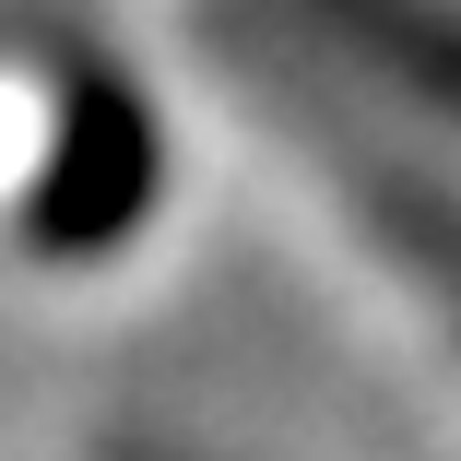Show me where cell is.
Masks as SVG:
<instances>
[{"label": "cell", "mask_w": 461, "mask_h": 461, "mask_svg": "<svg viewBox=\"0 0 461 461\" xmlns=\"http://www.w3.org/2000/svg\"><path fill=\"white\" fill-rule=\"evenodd\" d=\"M202 48L249 83V107H260V131L272 142H296L331 190H343V213H355V237L379 249L391 272H414V296L461 331V190L449 177H426L402 142H379L331 83H308L296 71V48L285 36H260L249 13H202Z\"/></svg>", "instance_id": "cell-1"}, {"label": "cell", "mask_w": 461, "mask_h": 461, "mask_svg": "<svg viewBox=\"0 0 461 461\" xmlns=\"http://www.w3.org/2000/svg\"><path fill=\"white\" fill-rule=\"evenodd\" d=\"M24 107H36V142H24V119H0V225H13V249H36V260L119 249L154 202L142 95L83 48H36Z\"/></svg>", "instance_id": "cell-2"}, {"label": "cell", "mask_w": 461, "mask_h": 461, "mask_svg": "<svg viewBox=\"0 0 461 461\" xmlns=\"http://www.w3.org/2000/svg\"><path fill=\"white\" fill-rule=\"evenodd\" d=\"M296 24L343 36L366 71H391L402 95L461 119V0H296Z\"/></svg>", "instance_id": "cell-3"}, {"label": "cell", "mask_w": 461, "mask_h": 461, "mask_svg": "<svg viewBox=\"0 0 461 461\" xmlns=\"http://www.w3.org/2000/svg\"><path fill=\"white\" fill-rule=\"evenodd\" d=\"M95 461H177V449H142V438H119V449H95Z\"/></svg>", "instance_id": "cell-4"}]
</instances>
